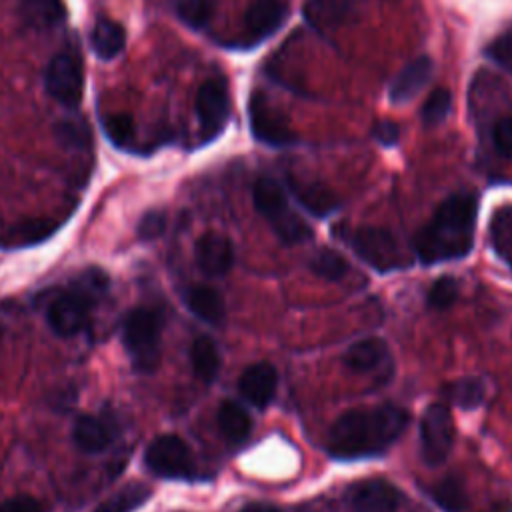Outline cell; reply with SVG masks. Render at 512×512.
Listing matches in <instances>:
<instances>
[{
	"label": "cell",
	"instance_id": "1",
	"mask_svg": "<svg viewBox=\"0 0 512 512\" xmlns=\"http://www.w3.org/2000/svg\"><path fill=\"white\" fill-rule=\"evenodd\" d=\"M410 422V414L392 404L344 412L328 432V452L334 458H368L388 450Z\"/></svg>",
	"mask_w": 512,
	"mask_h": 512
},
{
	"label": "cell",
	"instance_id": "2",
	"mask_svg": "<svg viewBox=\"0 0 512 512\" xmlns=\"http://www.w3.org/2000/svg\"><path fill=\"white\" fill-rule=\"evenodd\" d=\"M478 202L472 194L446 198L414 236V250L424 264L466 256L474 246Z\"/></svg>",
	"mask_w": 512,
	"mask_h": 512
},
{
	"label": "cell",
	"instance_id": "3",
	"mask_svg": "<svg viewBox=\"0 0 512 512\" xmlns=\"http://www.w3.org/2000/svg\"><path fill=\"white\" fill-rule=\"evenodd\" d=\"M256 210L268 220L276 236L286 244H300L312 238L310 226L290 208L282 186L272 178H258L252 190Z\"/></svg>",
	"mask_w": 512,
	"mask_h": 512
},
{
	"label": "cell",
	"instance_id": "4",
	"mask_svg": "<svg viewBox=\"0 0 512 512\" xmlns=\"http://www.w3.org/2000/svg\"><path fill=\"white\" fill-rule=\"evenodd\" d=\"M122 342L140 372L160 364V316L150 308H134L122 326Z\"/></svg>",
	"mask_w": 512,
	"mask_h": 512
},
{
	"label": "cell",
	"instance_id": "5",
	"mask_svg": "<svg viewBox=\"0 0 512 512\" xmlns=\"http://www.w3.org/2000/svg\"><path fill=\"white\" fill-rule=\"evenodd\" d=\"M454 444V422L446 404L434 402L420 420V454L430 466L446 460Z\"/></svg>",
	"mask_w": 512,
	"mask_h": 512
},
{
	"label": "cell",
	"instance_id": "6",
	"mask_svg": "<svg viewBox=\"0 0 512 512\" xmlns=\"http://www.w3.org/2000/svg\"><path fill=\"white\" fill-rule=\"evenodd\" d=\"M46 92L68 108H76L82 100L84 90V72L82 62L72 52L56 54L44 74Z\"/></svg>",
	"mask_w": 512,
	"mask_h": 512
},
{
	"label": "cell",
	"instance_id": "7",
	"mask_svg": "<svg viewBox=\"0 0 512 512\" xmlns=\"http://www.w3.org/2000/svg\"><path fill=\"white\" fill-rule=\"evenodd\" d=\"M354 252L372 268L380 272L394 270L404 264L402 250L394 234L386 228L362 226L352 236Z\"/></svg>",
	"mask_w": 512,
	"mask_h": 512
},
{
	"label": "cell",
	"instance_id": "8",
	"mask_svg": "<svg viewBox=\"0 0 512 512\" xmlns=\"http://www.w3.org/2000/svg\"><path fill=\"white\" fill-rule=\"evenodd\" d=\"M230 114L228 86L222 78L206 80L196 94V116L202 130V140H214L226 126Z\"/></svg>",
	"mask_w": 512,
	"mask_h": 512
},
{
	"label": "cell",
	"instance_id": "9",
	"mask_svg": "<svg viewBox=\"0 0 512 512\" xmlns=\"http://www.w3.org/2000/svg\"><path fill=\"white\" fill-rule=\"evenodd\" d=\"M146 466L162 478H186L192 474V454L188 444L174 434L158 436L146 448Z\"/></svg>",
	"mask_w": 512,
	"mask_h": 512
},
{
	"label": "cell",
	"instance_id": "10",
	"mask_svg": "<svg viewBox=\"0 0 512 512\" xmlns=\"http://www.w3.org/2000/svg\"><path fill=\"white\" fill-rule=\"evenodd\" d=\"M248 120H250L252 136L262 144L280 148V146H290L298 140V136L288 126L286 118L278 110H274L268 104V100L258 92L250 96Z\"/></svg>",
	"mask_w": 512,
	"mask_h": 512
},
{
	"label": "cell",
	"instance_id": "11",
	"mask_svg": "<svg viewBox=\"0 0 512 512\" xmlns=\"http://www.w3.org/2000/svg\"><path fill=\"white\" fill-rule=\"evenodd\" d=\"M90 302L92 300L78 288L54 298L52 304L48 306V314H46L50 328L58 336L78 334L88 322Z\"/></svg>",
	"mask_w": 512,
	"mask_h": 512
},
{
	"label": "cell",
	"instance_id": "12",
	"mask_svg": "<svg viewBox=\"0 0 512 512\" xmlns=\"http://www.w3.org/2000/svg\"><path fill=\"white\" fill-rule=\"evenodd\" d=\"M346 498L352 512H396L402 502L398 488L382 478L356 482Z\"/></svg>",
	"mask_w": 512,
	"mask_h": 512
},
{
	"label": "cell",
	"instance_id": "13",
	"mask_svg": "<svg viewBox=\"0 0 512 512\" xmlns=\"http://www.w3.org/2000/svg\"><path fill=\"white\" fill-rule=\"evenodd\" d=\"M288 18V4L282 0H254L246 14V32L250 36V44L262 42L272 36Z\"/></svg>",
	"mask_w": 512,
	"mask_h": 512
},
{
	"label": "cell",
	"instance_id": "14",
	"mask_svg": "<svg viewBox=\"0 0 512 512\" xmlns=\"http://www.w3.org/2000/svg\"><path fill=\"white\" fill-rule=\"evenodd\" d=\"M196 262L206 276H224L234 262V246L220 232H206L196 242Z\"/></svg>",
	"mask_w": 512,
	"mask_h": 512
},
{
	"label": "cell",
	"instance_id": "15",
	"mask_svg": "<svg viewBox=\"0 0 512 512\" xmlns=\"http://www.w3.org/2000/svg\"><path fill=\"white\" fill-rule=\"evenodd\" d=\"M276 386H278V372L268 362L250 364L242 372L238 382L242 396L256 408H266L272 402L276 394Z\"/></svg>",
	"mask_w": 512,
	"mask_h": 512
},
{
	"label": "cell",
	"instance_id": "16",
	"mask_svg": "<svg viewBox=\"0 0 512 512\" xmlns=\"http://www.w3.org/2000/svg\"><path fill=\"white\" fill-rule=\"evenodd\" d=\"M432 72H434V64L428 56H418L412 62H408L390 86V92H388L390 102L404 104L412 100L426 86Z\"/></svg>",
	"mask_w": 512,
	"mask_h": 512
},
{
	"label": "cell",
	"instance_id": "17",
	"mask_svg": "<svg viewBox=\"0 0 512 512\" xmlns=\"http://www.w3.org/2000/svg\"><path fill=\"white\" fill-rule=\"evenodd\" d=\"M388 358V346L382 338H364L350 344L342 356L346 368L354 372H370Z\"/></svg>",
	"mask_w": 512,
	"mask_h": 512
},
{
	"label": "cell",
	"instance_id": "18",
	"mask_svg": "<svg viewBox=\"0 0 512 512\" xmlns=\"http://www.w3.org/2000/svg\"><path fill=\"white\" fill-rule=\"evenodd\" d=\"M184 302L194 316H198L208 324H220L224 320V314H226L224 300L220 292L210 286L188 288L184 294Z\"/></svg>",
	"mask_w": 512,
	"mask_h": 512
},
{
	"label": "cell",
	"instance_id": "19",
	"mask_svg": "<svg viewBox=\"0 0 512 512\" xmlns=\"http://www.w3.org/2000/svg\"><path fill=\"white\" fill-rule=\"evenodd\" d=\"M350 12V0H306L304 4V18L318 30H328L342 24Z\"/></svg>",
	"mask_w": 512,
	"mask_h": 512
},
{
	"label": "cell",
	"instance_id": "20",
	"mask_svg": "<svg viewBox=\"0 0 512 512\" xmlns=\"http://www.w3.org/2000/svg\"><path fill=\"white\" fill-rule=\"evenodd\" d=\"M18 14L32 28H52L66 16L62 0H18Z\"/></svg>",
	"mask_w": 512,
	"mask_h": 512
},
{
	"label": "cell",
	"instance_id": "21",
	"mask_svg": "<svg viewBox=\"0 0 512 512\" xmlns=\"http://www.w3.org/2000/svg\"><path fill=\"white\" fill-rule=\"evenodd\" d=\"M90 44L98 58L112 60L114 56H118L122 52V48L126 44V32L118 22L102 18L92 28Z\"/></svg>",
	"mask_w": 512,
	"mask_h": 512
},
{
	"label": "cell",
	"instance_id": "22",
	"mask_svg": "<svg viewBox=\"0 0 512 512\" xmlns=\"http://www.w3.org/2000/svg\"><path fill=\"white\" fill-rule=\"evenodd\" d=\"M216 422L220 432L230 442H242L252 432V418L250 414L234 400H224L218 408Z\"/></svg>",
	"mask_w": 512,
	"mask_h": 512
},
{
	"label": "cell",
	"instance_id": "23",
	"mask_svg": "<svg viewBox=\"0 0 512 512\" xmlns=\"http://www.w3.org/2000/svg\"><path fill=\"white\" fill-rule=\"evenodd\" d=\"M290 188L296 196V200L314 216H328L338 208V198L336 194L322 186V184H298V182H290Z\"/></svg>",
	"mask_w": 512,
	"mask_h": 512
},
{
	"label": "cell",
	"instance_id": "24",
	"mask_svg": "<svg viewBox=\"0 0 512 512\" xmlns=\"http://www.w3.org/2000/svg\"><path fill=\"white\" fill-rule=\"evenodd\" d=\"M190 360H192V368H194V374L202 380V382H212L216 380L218 372H220V352L214 344L212 338L208 336H198L194 342H192V348H190Z\"/></svg>",
	"mask_w": 512,
	"mask_h": 512
},
{
	"label": "cell",
	"instance_id": "25",
	"mask_svg": "<svg viewBox=\"0 0 512 512\" xmlns=\"http://www.w3.org/2000/svg\"><path fill=\"white\" fill-rule=\"evenodd\" d=\"M72 438H74L76 446L82 452H88V454L102 452L110 444V434H108L106 426L98 418L88 416V414L80 416L76 420L74 430H72Z\"/></svg>",
	"mask_w": 512,
	"mask_h": 512
},
{
	"label": "cell",
	"instance_id": "26",
	"mask_svg": "<svg viewBox=\"0 0 512 512\" xmlns=\"http://www.w3.org/2000/svg\"><path fill=\"white\" fill-rule=\"evenodd\" d=\"M56 230V224L46 220V218H30L24 222L14 224L6 236H4V246L8 248H16V246H30V244H38L42 240H46L48 236H52V232Z\"/></svg>",
	"mask_w": 512,
	"mask_h": 512
},
{
	"label": "cell",
	"instance_id": "27",
	"mask_svg": "<svg viewBox=\"0 0 512 512\" xmlns=\"http://www.w3.org/2000/svg\"><path fill=\"white\" fill-rule=\"evenodd\" d=\"M148 498H150V490L144 484L132 482V484L120 488L118 492H114L100 506H96L92 512H134Z\"/></svg>",
	"mask_w": 512,
	"mask_h": 512
},
{
	"label": "cell",
	"instance_id": "28",
	"mask_svg": "<svg viewBox=\"0 0 512 512\" xmlns=\"http://www.w3.org/2000/svg\"><path fill=\"white\" fill-rule=\"evenodd\" d=\"M442 394L456 406L468 410L476 408L484 398V386L476 378H460L442 388Z\"/></svg>",
	"mask_w": 512,
	"mask_h": 512
},
{
	"label": "cell",
	"instance_id": "29",
	"mask_svg": "<svg viewBox=\"0 0 512 512\" xmlns=\"http://www.w3.org/2000/svg\"><path fill=\"white\" fill-rule=\"evenodd\" d=\"M430 494L444 512H464L466 508V492L456 478H444L436 482Z\"/></svg>",
	"mask_w": 512,
	"mask_h": 512
},
{
	"label": "cell",
	"instance_id": "30",
	"mask_svg": "<svg viewBox=\"0 0 512 512\" xmlns=\"http://www.w3.org/2000/svg\"><path fill=\"white\" fill-rule=\"evenodd\" d=\"M310 270L324 280H340L348 272V262L336 250L324 248L310 258Z\"/></svg>",
	"mask_w": 512,
	"mask_h": 512
},
{
	"label": "cell",
	"instance_id": "31",
	"mask_svg": "<svg viewBox=\"0 0 512 512\" xmlns=\"http://www.w3.org/2000/svg\"><path fill=\"white\" fill-rule=\"evenodd\" d=\"M176 14L186 26L200 30L214 14V0H178Z\"/></svg>",
	"mask_w": 512,
	"mask_h": 512
},
{
	"label": "cell",
	"instance_id": "32",
	"mask_svg": "<svg viewBox=\"0 0 512 512\" xmlns=\"http://www.w3.org/2000/svg\"><path fill=\"white\" fill-rule=\"evenodd\" d=\"M102 130L114 146H130L136 134V126L130 114H110L102 120Z\"/></svg>",
	"mask_w": 512,
	"mask_h": 512
},
{
	"label": "cell",
	"instance_id": "33",
	"mask_svg": "<svg viewBox=\"0 0 512 512\" xmlns=\"http://www.w3.org/2000/svg\"><path fill=\"white\" fill-rule=\"evenodd\" d=\"M452 96L448 88H436L430 92V96L422 104V122L426 126H436L446 120L450 112Z\"/></svg>",
	"mask_w": 512,
	"mask_h": 512
},
{
	"label": "cell",
	"instance_id": "34",
	"mask_svg": "<svg viewBox=\"0 0 512 512\" xmlns=\"http://www.w3.org/2000/svg\"><path fill=\"white\" fill-rule=\"evenodd\" d=\"M458 298V284L454 278L450 276H442L438 278L430 290H428V304L432 308H438V310H444V308H450Z\"/></svg>",
	"mask_w": 512,
	"mask_h": 512
},
{
	"label": "cell",
	"instance_id": "35",
	"mask_svg": "<svg viewBox=\"0 0 512 512\" xmlns=\"http://www.w3.org/2000/svg\"><path fill=\"white\" fill-rule=\"evenodd\" d=\"M486 56L512 72V34H504L486 46Z\"/></svg>",
	"mask_w": 512,
	"mask_h": 512
},
{
	"label": "cell",
	"instance_id": "36",
	"mask_svg": "<svg viewBox=\"0 0 512 512\" xmlns=\"http://www.w3.org/2000/svg\"><path fill=\"white\" fill-rule=\"evenodd\" d=\"M492 140H494L496 150H498L502 156H512V116L500 118V120L494 124Z\"/></svg>",
	"mask_w": 512,
	"mask_h": 512
},
{
	"label": "cell",
	"instance_id": "37",
	"mask_svg": "<svg viewBox=\"0 0 512 512\" xmlns=\"http://www.w3.org/2000/svg\"><path fill=\"white\" fill-rule=\"evenodd\" d=\"M164 226H166V216L162 212H148L142 216L138 224V234L144 240H152L162 234Z\"/></svg>",
	"mask_w": 512,
	"mask_h": 512
},
{
	"label": "cell",
	"instance_id": "38",
	"mask_svg": "<svg viewBox=\"0 0 512 512\" xmlns=\"http://www.w3.org/2000/svg\"><path fill=\"white\" fill-rule=\"evenodd\" d=\"M0 512H44L40 502L28 494H18L8 498L2 506Z\"/></svg>",
	"mask_w": 512,
	"mask_h": 512
},
{
	"label": "cell",
	"instance_id": "39",
	"mask_svg": "<svg viewBox=\"0 0 512 512\" xmlns=\"http://www.w3.org/2000/svg\"><path fill=\"white\" fill-rule=\"evenodd\" d=\"M374 138L382 144V146H394L400 138V128L396 122L392 120H378L374 124V130H372Z\"/></svg>",
	"mask_w": 512,
	"mask_h": 512
},
{
	"label": "cell",
	"instance_id": "40",
	"mask_svg": "<svg viewBox=\"0 0 512 512\" xmlns=\"http://www.w3.org/2000/svg\"><path fill=\"white\" fill-rule=\"evenodd\" d=\"M58 134L62 136V142H74V144H84L88 138L86 128L78 126V124H70V122H62L58 124Z\"/></svg>",
	"mask_w": 512,
	"mask_h": 512
},
{
	"label": "cell",
	"instance_id": "41",
	"mask_svg": "<svg viewBox=\"0 0 512 512\" xmlns=\"http://www.w3.org/2000/svg\"><path fill=\"white\" fill-rule=\"evenodd\" d=\"M244 512H280V510H276L272 506H264V504H254V506L246 508Z\"/></svg>",
	"mask_w": 512,
	"mask_h": 512
},
{
	"label": "cell",
	"instance_id": "42",
	"mask_svg": "<svg viewBox=\"0 0 512 512\" xmlns=\"http://www.w3.org/2000/svg\"><path fill=\"white\" fill-rule=\"evenodd\" d=\"M510 264H512V256H510Z\"/></svg>",
	"mask_w": 512,
	"mask_h": 512
}]
</instances>
